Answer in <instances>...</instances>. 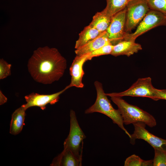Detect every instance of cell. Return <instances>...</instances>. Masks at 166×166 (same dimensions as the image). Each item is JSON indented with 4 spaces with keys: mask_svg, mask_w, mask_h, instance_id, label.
Instances as JSON below:
<instances>
[{
    "mask_svg": "<svg viewBox=\"0 0 166 166\" xmlns=\"http://www.w3.org/2000/svg\"><path fill=\"white\" fill-rule=\"evenodd\" d=\"M26 110L22 105L12 113L10 125V133L16 135L20 133L24 125Z\"/></svg>",
    "mask_w": 166,
    "mask_h": 166,
    "instance_id": "cell-15",
    "label": "cell"
},
{
    "mask_svg": "<svg viewBox=\"0 0 166 166\" xmlns=\"http://www.w3.org/2000/svg\"><path fill=\"white\" fill-rule=\"evenodd\" d=\"M110 97L111 100L117 106L124 124L128 125L140 122L150 127L156 125L155 118L148 113L136 106L129 104L121 97Z\"/></svg>",
    "mask_w": 166,
    "mask_h": 166,
    "instance_id": "cell-3",
    "label": "cell"
},
{
    "mask_svg": "<svg viewBox=\"0 0 166 166\" xmlns=\"http://www.w3.org/2000/svg\"><path fill=\"white\" fill-rule=\"evenodd\" d=\"M27 66L35 81L48 84L58 81L63 76L67 62L57 49L46 46L34 51Z\"/></svg>",
    "mask_w": 166,
    "mask_h": 166,
    "instance_id": "cell-1",
    "label": "cell"
},
{
    "mask_svg": "<svg viewBox=\"0 0 166 166\" xmlns=\"http://www.w3.org/2000/svg\"><path fill=\"white\" fill-rule=\"evenodd\" d=\"M114 45L111 43L104 45L96 50L89 54L88 60L92 58L101 55L111 54Z\"/></svg>",
    "mask_w": 166,
    "mask_h": 166,
    "instance_id": "cell-22",
    "label": "cell"
},
{
    "mask_svg": "<svg viewBox=\"0 0 166 166\" xmlns=\"http://www.w3.org/2000/svg\"><path fill=\"white\" fill-rule=\"evenodd\" d=\"M124 166H153V160H144L138 156L132 155L127 158L124 161Z\"/></svg>",
    "mask_w": 166,
    "mask_h": 166,
    "instance_id": "cell-19",
    "label": "cell"
},
{
    "mask_svg": "<svg viewBox=\"0 0 166 166\" xmlns=\"http://www.w3.org/2000/svg\"><path fill=\"white\" fill-rule=\"evenodd\" d=\"M69 88L67 86L61 91L50 94H40L32 93L25 97L26 103L22 106L26 110L30 107L38 106L44 110L48 104L53 105L58 102L60 95Z\"/></svg>",
    "mask_w": 166,
    "mask_h": 166,
    "instance_id": "cell-10",
    "label": "cell"
},
{
    "mask_svg": "<svg viewBox=\"0 0 166 166\" xmlns=\"http://www.w3.org/2000/svg\"><path fill=\"white\" fill-rule=\"evenodd\" d=\"M155 92L157 101L160 99L166 100V89H158L155 88Z\"/></svg>",
    "mask_w": 166,
    "mask_h": 166,
    "instance_id": "cell-24",
    "label": "cell"
},
{
    "mask_svg": "<svg viewBox=\"0 0 166 166\" xmlns=\"http://www.w3.org/2000/svg\"><path fill=\"white\" fill-rule=\"evenodd\" d=\"M70 128L69 133L64 143V149L71 151L82 160L83 140L86 136L79 126L75 112L70 113Z\"/></svg>",
    "mask_w": 166,
    "mask_h": 166,
    "instance_id": "cell-4",
    "label": "cell"
},
{
    "mask_svg": "<svg viewBox=\"0 0 166 166\" xmlns=\"http://www.w3.org/2000/svg\"><path fill=\"white\" fill-rule=\"evenodd\" d=\"M7 101V98L2 93L1 90L0 91V105H2L6 102Z\"/></svg>",
    "mask_w": 166,
    "mask_h": 166,
    "instance_id": "cell-25",
    "label": "cell"
},
{
    "mask_svg": "<svg viewBox=\"0 0 166 166\" xmlns=\"http://www.w3.org/2000/svg\"><path fill=\"white\" fill-rule=\"evenodd\" d=\"M128 0H106V6L104 9L110 17L124 9Z\"/></svg>",
    "mask_w": 166,
    "mask_h": 166,
    "instance_id": "cell-18",
    "label": "cell"
},
{
    "mask_svg": "<svg viewBox=\"0 0 166 166\" xmlns=\"http://www.w3.org/2000/svg\"><path fill=\"white\" fill-rule=\"evenodd\" d=\"M94 84L97 91L96 99L94 104L85 111V113L97 112L105 115L111 119L113 123L117 124L130 138L131 134L124 126L123 120L119 111L113 107L104 92L102 84L96 81Z\"/></svg>",
    "mask_w": 166,
    "mask_h": 166,
    "instance_id": "cell-2",
    "label": "cell"
},
{
    "mask_svg": "<svg viewBox=\"0 0 166 166\" xmlns=\"http://www.w3.org/2000/svg\"><path fill=\"white\" fill-rule=\"evenodd\" d=\"M154 157L153 160V166H166V151L155 148Z\"/></svg>",
    "mask_w": 166,
    "mask_h": 166,
    "instance_id": "cell-21",
    "label": "cell"
},
{
    "mask_svg": "<svg viewBox=\"0 0 166 166\" xmlns=\"http://www.w3.org/2000/svg\"><path fill=\"white\" fill-rule=\"evenodd\" d=\"M11 65L9 64L3 59H0V79L6 78L11 74Z\"/></svg>",
    "mask_w": 166,
    "mask_h": 166,
    "instance_id": "cell-23",
    "label": "cell"
},
{
    "mask_svg": "<svg viewBox=\"0 0 166 166\" xmlns=\"http://www.w3.org/2000/svg\"><path fill=\"white\" fill-rule=\"evenodd\" d=\"M126 7L114 15L106 32L111 44L114 45L124 40L125 32Z\"/></svg>",
    "mask_w": 166,
    "mask_h": 166,
    "instance_id": "cell-8",
    "label": "cell"
},
{
    "mask_svg": "<svg viewBox=\"0 0 166 166\" xmlns=\"http://www.w3.org/2000/svg\"><path fill=\"white\" fill-rule=\"evenodd\" d=\"M150 10L159 11L166 17V0H147Z\"/></svg>",
    "mask_w": 166,
    "mask_h": 166,
    "instance_id": "cell-20",
    "label": "cell"
},
{
    "mask_svg": "<svg viewBox=\"0 0 166 166\" xmlns=\"http://www.w3.org/2000/svg\"><path fill=\"white\" fill-rule=\"evenodd\" d=\"M155 89L150 77L139 78L127 90L119 93H106L107 96L122 97L124 96L146 97L157 101Z\"/></svg>",
    "mask_w": 166,
    "mask_h": 166,
    "instance_id": "cell-6",
    "label": "cell"
},
{
    "mask_svg": "<svg viewBox=\"0 0 166 166\" xmlns=\"http://www.w3.org/2000/svg\"><path fill=\"white\" fill-rule=\"evenodd\" d=\"M142 49L141 45L135 41L124 40L114 45L111 54L114 56L125 55L129 57Z\"/></svg>",
    "mask_w": 166,
    "mask_h": 166,
    "instance_id": "cell-13",
    "label": "cell"
},
{
    "mask_svg": "<svg viewBox=\"0 0 166 166\" xmlns=\"http://www.w3.org/2000/svg\"><path fill=\"white\" fill-rule=\"evenodd\" d=\"M130 0H128L129 1H130Z\"/></svg>",
    "mask_w": 166,
    "mask_h": 166,
    "instance_id": "cell-26",
    "label": "cell"
},
{
    "mask_svg": "<svg viewBox=\"0 0 166 166\" xmlns=\"http://www.w3.org/2000/svg\"><path fill=\"white\" fill-rule=\"evenodd\" d=\"M89 54L78 56L73 60L69 68L70 74L71 76L70 84L68 85L69 88L75 87L78 88H83L84 86L82 82L84 74L83 66L84 63L88 60Z\"/></svg>",
    "mask_w": 166,
    "mask_h": 166,
    "instance_id": "cell-11",
    "label": "cell"
},
{
    "mask_svg": "<svg viewBox=\"0 0 166 166\" xmlns=\"http://www.w3.org/2000/svg\"><path fill=\"white\" fill-rule=\"evenodd\" d=\"M82 160L77 158L70 150L64 149L63 151L53 160L50 166H81Z\"/></svg>",
    "mask_w": 166,
    "mask_h": 166,
    "instance_id": "cell-14",
    "label": "cell"
},
{
    "mask_svg": "<svg viewBox=\"0 0 166 166\" xmlns=\"http://www.w3.org/2000/svg\"><path fill=\"white\" fill-rule=\"evenodd\" d=\"M111 43L106 31L100 33L97 37L84 45L76 49V55L80 56L90 53L102 46Z\"/></svg>",
    "mask_w": 166,
    "mask_h": 166,
    "instance_id": "cell-12",
    "label": "cell"
},
{
    "mask_svg": "<svg viewBox=\"0 0 166 166\" xmlns=\"http://www.w3.org/2000/svg\"><path fill=\"white\" fill-rule=\"evenodd\" d=\"M161 26H166V17L159 11L150 10L134 32L125 34L124 40L135 41L139 36L152 29Z\"/></svg>",
    "mask_w": 166,
    "mask_h": 166,
    "instance_id": "cell-5",
    "label": "cell"
},
{
    "mask_svg": "<svg viewBox=\"0 0 166 166\" xmlns=\"http://www.w3.org/2000/svg\"><path fill=\"white\" fill-rule=\"evenodd\" d=\"M134 130L131 134L130 142L134 144L136 139L143 140L149 144L154 149H161L166 151V140L158 137L149 132L145 128L146 124L142 122L133 124Z\"/></svg>",
    "mask_w": 166,
    "mask_h": 166,
    "instance_id": "cell-9",
    "label": "cell"
},
{
    "mask_svg": "<svg viewBox=\"0 0 166 166\" xmlns=\"http://www.w3.org/2000/svg\"><path fill=\"white\" fill-rule=\"evenodd\" d=\"M112 18L103 10L95 14L89 25L96 29L100 33H102L107 30Z\"/></svg>",
    "mask_w": 166,
    "mask_h": 166,
    "instance_id": "cell-16",
    "label": "cell"
},
{
    "mask_svg": "<svg viewBox=\"0 0 166 166\" xmlns=\"http://www.w3.org/2000/svg\"><path fill=\"white\" fill-rule=\"evenodd\" d=\"M100 33L97 30L89 25L86 26L79 34L75 48L77 49L97 37Z\"/></svg>",
    "mask_w": 166,
    "mask_h": 166,
    "instance_id": "cell-17",
    "label": "cell"
},
{
    "mask_svg": "<svg viewBox=\"0 0 166 166\" xmlns=\"http://www.w3.org/2000/svg\"><path fill=\"white\" fill-rule=\"evenodd\" d=\"M125 32H129L143 20L150 10L147 0H131L126 6Z\"/></svg>",
    "mask_w": 166,
    "mask_h": 166,
    "instance_id": "cell-7",
    "label": "cell"
}]
</instances>
